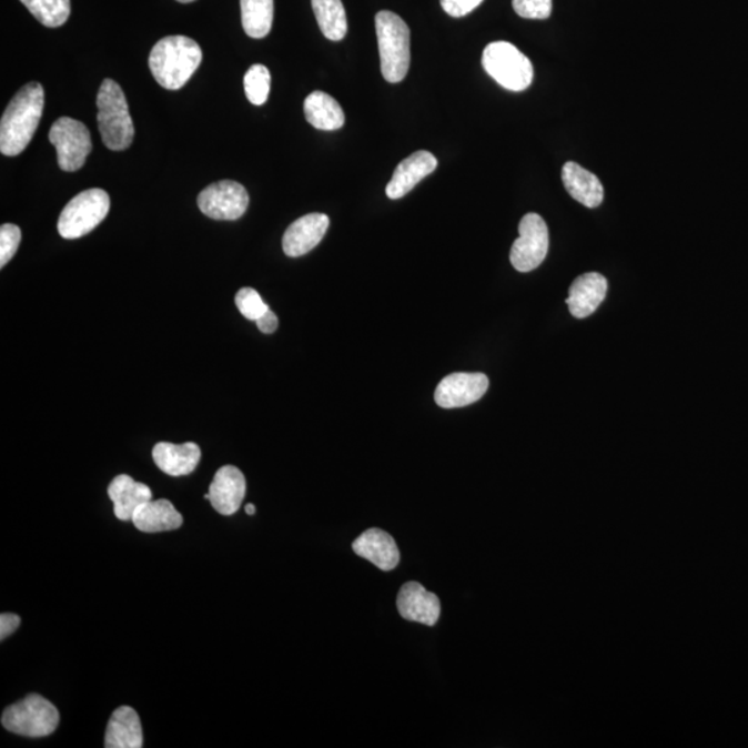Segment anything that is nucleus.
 Segmentation results:
<instances>
[{
    "instance_id": "obj_19",
    "label": "nucleus",
    "mask_w": 748,
    "mask_h": 748,
    "mask_svg": "<svg viewBox=\"0 0 748 748\" xmlns=\"http://www.w3.org/2000/svg\"><path fill=\"white\" fill-rule=\"evenodd\" d=\"M153 459L161 472L172 477H182L195 471L201 459V451L194 443H160L153 448Z\"/></svg>"
},
{
    "instance_id": "obj_30",
    "label": "nucleus",
    "mask_w": 748,
    "mask_h": 748,
    "mask_svg": "<svg viewBox=\"0 0 748 748\" xmlns=\"http://www.w3.org/2000/svg\"><path fill=\"white\" fill-rule=\"evenodd\" d=\"M513 9L523 19L545 20L552 14V0H513Z\"/></svg>"
},
{
    "instance_id": "obj_7",
    "label": "nucleus",
    "mask_w": 748,
    "mask_h": 748,
    "mask_svg": "<svg viewBox=\"0 0 748 748\" xmlns=\"http://www.w3.org/2000/svg\"><path fill=\"white\" fill-rule=\"evenodd\" d=\"M110 211V198L102 189H89L77 194L61 211L58 229L60 236L74 240L91 233Z\"/></svg>"
},
{
    "instance_id": "obj_22",
    "label": "nucleus",
    "mask_w": 748,
    "mask_h": 748,
    "mask_svg": "<svg viewBox=\"0 0 748 748\" xmlns=\"http://www.w3.org/2000/svg\"><path fill=\"white\" fill-rule=\"evenodd\" d=\"M132 523L142 533H164L178 529L183 524V517L170 501H149L133 515Z\"/></svg>"
},
{
    "instance_id": "obj_35",
    "label": "nucleus",
    "mask_w": 748,
    "mask_h": 748,
    "mask_svg": "<svg viewBox=\"0 0 748 748\" xmlns=\"http://www.w3.org/2000/svg\"><path fill=\"white\" fill-rule=\"evenodd\" d=\"M176 2L190 3V2H194V0H176Z\"/></svg>"
},
{
    "instance_id": "obj_4",
    "label": "nucleus",
    "mask_w": 748,
    "mask_h": 748,
    "mask_svg": "<svg viewBox=\"0 0 748 748\" xmlns=\"http://www.w3.org/2000/svg\"><path fill=\"white\" fill-rule=\"evenodd\" d=\"M98 124L105 148L122 152L131 146L135 127L124 92L113 80H104L98 93Z\"/></svg>"
},
{
    "instance_id": "obj_24",
    "label": "nucleus",
    "mask_w": 748,
    "mask_h": 748,
    "mask_svg": "<svg viewBox=\"0 0 748 748\" xmlns=\"http://www.w3.org/2000/svg\"><path fill=\"white\" fill-rule=\"evenodd\" d=\"M312 9L323 36L334 42L347 36V13L342 0H312Z\"/></svg>"
},
{
    "instance_id": "obj_28",
    "label": "nucleus",
    "mask_w": 748,
    "mask_h": 748,
    "mask_svg": "<svg viewBox=\"0 0 748 748\" xmlns=\"http://www.w3.org/2000/svg\"><path fill=\"white\" fill-rule=\"evenodd\" d=\"M236 305L245 320L256 321L265 314L270 306L264 303L261 295L254 289L244 287L236 294Z\"/></svg>"
},
{
    "instance_id": "obj_32",
    "label": "nucleus",
    "mask_w": 748,
    "mask_h": 748,
    "mask_svg": "<svg viewBox=\"0 0 748 748\" xmlns=\"http://www.w3.org/2000/svg\"><path fill=\"white\" fill-rule=\"evenodd\" d=\"M21 618L17 614L3 613L0 616V639L4 640L20 627Z\"/></svg>"
},
{
    "instance_id": "obj_33",
    "label": "nucleus",
    "mask_w": 748,
    "mask_h": 748,
    "mask_svg": "<svg viewBox=\"0 0 748 748\" xmlns=\"http://www.w3.org/2000/svg\"><path fill=\"white\" fill-rule=\"evenodd\" d=\"M255 323L260 331L265 334L275 333L279 326L277 316L275 312L271 310H267L265 314L260 317V320L255 321Z\"/></svg>"
},
{
    "instance_id": "obj_31",
    "label": "nucleus",
    "mask_w": 748,
    "mask_h": 748,
    "mask_svg": "<svg viewBox=\"0 0 748 748\" xmlns=\"http://www.w3.org/2000/svg\"><path fill=\"white\" fill-rule=\"evenodd\" d=\"M483 0H441V6L452 17H465L476 10Z\"/></svg>"
},
{
    "instance_id": "obj_3",
    "label": "nucleus",
    "mask_w": 748,
    "mask_h": 748,
    "mask_svg": "<svg viewBox=\"0 0 748 748\" xmlns=\"http://www.w3.org/2000/svg\"><path fill=\"white\" fill-rule=\"evenodd\" d=\"M380 67L385 81L398 83L410 71L411 31L406 22L393 11L376 16Z\"/></svg>"
},
{
    "instance_id": "obj_6",
    "label": "nucleus",
    "mask_w": 748,
    "mask_h": 748,
    "mask_svg": "<svg viewBox=\"0 0 748 748\" xmlns=\"http://www.w3.org/2000/svg\"><path fill=\"white\" fill-rule=\"evenodd\" d=\"M59 722L58 708L39 695L27 696L24 700L6 708L2 716L3 728L27 738H44L52 735Z\"/></svg>"
},
{
    "instance_id": "obj_34",
    "label": "nucleus",
    "mask_w": 748,
    "mask_h": 748,
    "mask_svg": "<svg viewBox=\"0 0 748 748\" xmlns=\"http://www.w3.org/2000/svg\"><path fill=\"white\" fill-rule=\"evenodd\" d=\"M245 513H247L249 516H254L255 515V506L251 505V504L245 506Z\"/></svg>"
},
{
    "instance_id": "obj_11",
    "label": "nucleus",
    "mask_w": 748,
    "mask_h": 748,
    "mask_svg": "<svg viewBox=\"0 0 748 748\" xmlns=\"http://www.w3.org/2000/svg\"><path fill=\"white\" fill-rule=\"evenodd\" d=\"M488 387L489 380L483 373H452L441 380L434 400L444 410H455L482 400Z\"/></svg>"
},
{
    "instance_id": "obj_13",
    "label": "nucleus",
    "mask_w": 748,
    "mask_h": 748,
    "mask_svg": "<svg viewBox=\"0 0 748 748\" xmlns=\"http://www.w3.org/2000/svg\"><path fill=\"white\" fill-rule=\"evenodd\" d=\"M245 488L244 474L237 467L223 466L215 473L204 499L210 501L220 515L232 516L242 506Z\"/></svg>"
},
{
    "instance_id": "obj_5",
    "label": "nucleus",
    "mask_w": 748,
    "mask_h": 748,
    "mask_svg": "<svg viewBox=\"0 0 748 748\" xmlns=\"http://www.w3.org/2000/svg\"><path fill=\"white\" fill-rule=\"evenodd\" d=\"M483 67L507 91H526L534 80L532 60L509 42L489 43L484 49Z\"/></svg>"
},
{
    "instance_id": "obj_23",
    "label": "nucleus",
    "mask_w": 748,
    "mask_h": 748,
    "mask_svg": "<svg viewBox=\"0 0 748 748\" xmlns=\"http://www.w3.org/2000/svg\"><path fill=\"white\" fill-rule=\"evenodd\" d=\"M306 121L321 131H337L345 122L342 105L331 94L312 92L304 102Z\"/></svg>"
},
{
    "instance_id": "obj_12",
    "label": "nucleus",
    "mask_w": 748,
    "mask_h": 748,
    "mask_svg": "<svg viewBox=\"0 0 748 748\" xmlns=\"http://www.w3.org/2000/svg\"><path fill=\"white\" fill-rule=\"evenodd\" d=\"M396 607H398L401 617L406 621L424 624L428 627L437 624L441 616L438 596L415 580L402 586L396 597Z\"/></svg>"
},
{
    "instance_id": "obj_25",
    "label": "nucleus",
    "mask_w": 748,
    "mask_h": 748,
    "mask_svg": "<svg viewBox=\"0 0 748 748\" xmlns=\"http://www.w3.org/2000/svg\"><path fill=\"white\" fill-rule=\"evenodd\" d=\"M242 22L250 38H265L273 24V0H240Z\"/></svg>"
},
{
    "instance_id": "obj_16",
    "label": "nucleus",
    "mask_w": 748,
    "mask_h": 748,
    "mask_svg": "<svg viewBox=\"0 0 748 748\" xmlns=\"http://www.w3.org/2000/svg\"><path fill=\"white\" fill-rule=\"evenodd\" d=\"M607 289V279L597 272L585 273L575 279L566 300L572 315L577 320H585L595 314L606 299Z\"/></svg>"
},
{
    "instance_id": "obj_29",
    "label": "nucleus",
    "mask_w": 748,
    "mask_h": 748,
    "mask_svg": "<svg viewBox=\"0 0 748 748\" xmlns=\"http://www.w3.org/2000/svg\"><path fill=\"white\" fill-rule=\"evenodd\" d=\"M21 242V231L19 226L6 223L0 228V267L9 264L13 259Z\"/></svg>"
},
{
    "instance_id": "obj_10",
    "label": "nucleus",
    "mask_w": 748,
    "mask_h": 748,
    "mask_svg": "<svg viewBox=\"0 0 748 748\" xmlns=\"http://www.w3.org/2000/svg\"><path fill=\"white\" fill-rule=\"evenodd\" d=\"M199 209L205 216L216 221H236L244 215L250 204L247 190L233 181L212 183L199 194Z\"/></svg>"
},
{
    "instance_id": "obj_15",
    "label": "nucleus",
    "mask_w": 748,
    "mask_h": 748,
    "mask_svg": "<svg viewBox=\"0 0 748 748\" xmlns=\"http://www.w3.org/2000/svg\"><path fill=\"white\" fill-rule=\"evenodd\" d=\"M437 165L438 161L435 155L426 152V150L413 153L396 166L393 178L385 189L387 198L391 200L404 198L411 190L415 189L418 182L432 175Z\"/></svg>"
},
{
    "instance_id": "obj_21",
    "label": "nucleus",
    "mask_w": 748,
    "mask_h": 748,
    "mask_svg": "<svg viewBox=\"0 0 748 748\" xmlns=\"http://www.w3.org/2000/svg\"><path fill=\"white\" fill-rule=\"evenodd\" d=\"M104 746L108 748H141L143 732L141 719L131 707L117 708L105 730Z\"/></svg>"
},
{
    "instance_id": "obj_9",
    "label": "nucleus",
    "mask_w": 748,
    "mask_h": 748,
    "mask_svg": "<svg viewBox=\"0 0 748 748\" xmlns=\"http://www.w3.org/2000/svg\"><path fill=\"white\" fill-rule=\"evenodd\" d=\"M520 236L513 243L511 262L518 272H532L543 264L549 250V229L544 218L527 214L518 225Z\"/></svg>"
},
{
    "instance_id": "obj_17",
    "label": "nucleus",
    "mask_w": 748,
    "mask_h": 748,
    "mask_svg": "<svg viewBox=\"0 0 748 748\" xmlns=\"http://www.w3.org/2000/svg\"><path fill=\"white\" fill-rule=\"evenodd\" d=\"M353 549L356 555L370 560L383 572L394 569L401 559L394 538L378 528L362 533L361 537L354 540Z\"/></svg>"
},
{
    "instance_id": "obj_1",
    "label": "nucleus",
    "mask_w": 748,
    "mask_h": 748,
    "mask_svg": "<svg viewBox=\"0 0 748 748\" xmlns=\"http://www.w3.org/2000/svg\"><path fill=\"white\" fill-rule=\"evenodd\" d=\"M44 105L41 83L30 82L10 100L0 121V152L14 158L27 149L36 135Z\"/></svg>"
},
{
    "instance_id": "obj_8",
    "label": "nucleus",
    "mask_w": 748,
    "mask_h": 748,
    "mask_svg": "<svg viewBox=\"0 0 748 748\" xmlns=\"http://www.w3.org/2000/svg\"><path fill=\"white\" fill-rule=\"evenodd\" d=\"M49 141L58 152V163L65 172H75L85 165L92 152L91 132L83 122L61 117L50 128Z\"/></svg>"
},
{
    "instance_id": "obj_27",
    "label": "nucleus",
    "mask_w": 748,
    "mask_h": 748,
    "mask_svg": "<svg viewBox=\"0 0 748 748\" xmlns=\"http://www.w3.org/2000/svg\"><path fill=\"white\" fill-rule=\"evenodd\" d=\"M245 97L254 105L265 104L270 98L271 72L265 65L254 64L244 75Z\"/></svg>"
},
{
    "instance_id": "obj_2",
    "label": "nucleus",
    "mask_w": 748,
    "mask_h": 748,
    "mask_svg": "<svg viewBox=\"0 0 748 748\" xmlns=\"http://www.w3.org/2000/svg\"><path fill=\"white\" fill-rule=\"evenodd\" d=\"M203 60L198 42L182 36L166 37L154 44L149 67L161 87L178 91L186 85Z\"/></svg>"
},
{
    "instance_id": "obj_20",
    "label": "nucleus",
    "mask_w": 748,
    "mask_h": 748,
    "mask_svg": "<svg viewBox=\"0 0 748 748\" xmlns=\"http://www.w3.org/2000/svg\"><path fill=\"white\" fill-rule=\"evenodd\" d=\"M562 180L564 188L578 203L588 206V209H596L603 203L605 190H603L599 178L583 169L579 164L573 163V161L564 164Z\"/></svg>"
},
{
    "instance_id": "obj_14",
    "label": "nucleus",
    "mask_w": 748,
    "mask_h": 748,
    "mask_svg": "<svg viewBox=\"0 0 748 748\" xmlns=\"http://www.w3.org/2000/svg\"><path fill=\"white\" fill-rule=\"evenodd\" d=\"M331 220L325 214L301 216L287 228L283 236V251L287 256L309 254L325 237Z\"/></svg>"
},
{
    "instance_id": "obj_26",
    "label": "nucleus",
    "mask_w": 748,
    "mask_h": 748,
    "mask_svg": "<svg viewBox=\"0 0 748 748\" xmlns=\"http://www.w3.org/2000/svg\"><path fill=\"white\" fill-rule=\"evenodd\" d=\"M31 14L49 28H58L69 20L71 13L70 0H20Z\"/></svg>"
},
{
    "instance_id": "obj_18",
    "label": "nucleus",
    "mask_w": 748,
    "mask_h": 748,
    "mask_svg": "<svg viewBox=\"0 0 748 748\" xmlns=\"http://www.w3.org/2000/svg\"><path fill=\"white\" fill-rule=\"evenodd\" d=\"M109 498L114 504V515L121 522H132L135 512L146 502L152 501V489L146 484L121 474L109 485Z\"/></svg>"
}]
</instances>
